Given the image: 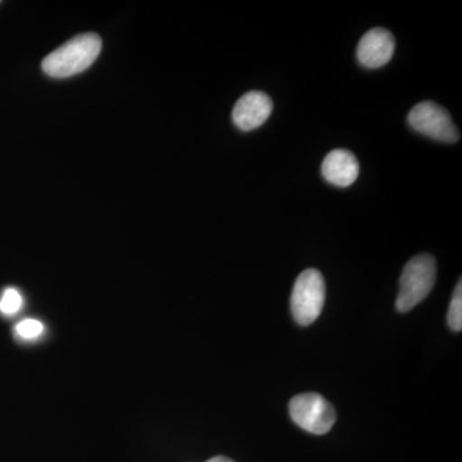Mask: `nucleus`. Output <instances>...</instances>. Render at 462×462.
I'll return each instance as SVG.
<instances>
[{
	"mask_svg": "<svg viewBox=\"0 0 462 462\" xmlns=\"http://www.w3.org/2000/svg\"><path fill=\"white\" fill-rule=\"evenodd\" d=\"M100 50L102 41L97 33L75 36L44 58L42 71L56 79L81 74L96 62Z\"/></svg>",
	"mask_w": 462,
	"mask_h": 462,
	"instance_id": "obj_1",
	"label": "nucleus"
},
{
	"mask_svg": "<svg viewBox=\"0 0 462 462\" xmlns=\"http://www.w3.org/2000/svg\"><path fill=\"white\" fill-rule=\"evenodd\" d=\"M437 263L431 254H422L411 258L404 266L400 279V293L396 307L400 312L411 311L413 307L430 296L436 284Z\"/></svg>",
	"mask_w": 462,
	"mask_h": 462,
	"instance_id": "obj_2",
	"label": "nucleus"
},
{
	"mask_svg": "<svg viewBox=\"0 0 462 462\" xmlns=\"http://www.w3.org/2000/svg\"><path fill=\"white\" fill-rule=\"evenodd\" d=\"M325 303V281L316 269H307L300 273L293 291L291 309L294 320L302 327L311 325L321 315Z\"/></svg>",
	"mask_w": 462,
	"mask_h": 462,
	"instance_id": "obj_3",
	"label": "nucleus"
},
{
	"mask_svg": "<svg viewBox=\"0 0 462 462\" xmlns=\"http://www.w3.org/2000/svg\"><path fill=\"white\" fill-rule=\"evenodd\" d=\"M289 412L298 427L316 436L327 434L337 421L334 407L318 393L298 394L291 398Z\"/></svg>",
	"mask_w": 462,
	"mask_h": 462,
	"instance_id": "obj_4",
	"label": "nucleus"
},
{
	"mask_svg": "<svg viewBox=\"0 0 462 462\" xmlns=\"http://www.w3.org/2000/svg\"><path fill=\"white\" fill-rule=\"evenodd\" d=\"M407 121L413 130L434 141L456 143L460 139V133L451 116L437 103H419L410 111Z\"/></svg>",
	"mask_w": 462,
	"mask_h": 462,
	"instance_id": "obj_5",
	"label": "nucleus"
},
{
	"mask_svg": "<svg viewBox=\"0 0 462 462\" xmlns=\"http://www.w3.org/2000/svg\"><path fill=\"white\" fill-rule=\"evenodd\" d=\"M273 100L263 91H249L233 109V121L243 132H251L266 123L273 114Z\"/></svg>",
	"mask_w": 462,
	"mask_h": 462,
	"instance_id": "obj_6",
	"label": "nucleus"
},
{
	"mask_svg": "<svg viewBox=\"0 0 462 462\" xmlns=\"http://www.w3.org/2000/svg\"><path fill=\"white\" fill-rule=\"evenodd\" d=\"M396 51V41L388 30L376 27L365 33L358 42V62L367 69L387 65Z\"/></svg>",
	"mask_w": 462,
	"mask_h": 462,
	"instance_id": "obj_7",
	"label": "nucleus"
},
{
	"mask_svg": "<svg viewBox=\"0 0 462 462\" xmlns=\"http://www.w3.org/2000/svg\"><path fill=\"white\" fill-rule=\"evenodd\" d=\"M321 173L330 184L346 188L357 180L360 165L351 152L346 149H334L322 161Z\"/></svg>",
	"mask_w": 462,
	"mask_h": 462,
	"instance_id": "obj_8",
	"label": "nucleus"
},
{
	"mask_svg": "<svg viewBox=\"0 0 462 462\" xmlns=\"http://www.w3.org/2000/svg\"><path fill=\"white\" fill-rule=\"evenodd\" d=\"M449 328L454 331H461L462 329V282H458L456 285L454 297H452L451 305L448 310Z\"/></svg>",
	"mask_w": 462,
	"mask_h": 462,
	"instance_id": "obj_9",
	"label": "nucleus"
},
{
	"mask_svg": "<svg viewBox=\"0 0 462 462\" xmlns=\"http://www.w3.org/2000/svg\"><path fill=\"white\" fill-rule=\"evenodd\" d=\"M23 307V297L18 293L16 289L9 288L3 293L0 300V311L5 315H14L20 311Z\"/></svg>",
	"mask_w": 462,
	"mask_h": 462,
	"instance_id": "obj_10",
	"label": "nucleus"
},
{
	"mask_svg": "<svg viewBox=\"0 0 462 462\" xmlns=\"http://www.w3.org/2000/svg\"><path fill=\"white\" fill-rule=\"evenodd\" d=\"M18 336L23 339L38 338L44 331V325L41 321L33 320V319H26L21 321L16 328Z\"/></svg>",
	"mask_w": 462,
	"mask_h": 462,
	"instance_id": "obj_11",
	"label": "nucleus"
},
{
	"mask_svg": "<svg viewBox=\"0 0 462 462\" xmlns=\"http://www.w3.org/2000/svg\"><path fill=\"white\" fill-rule=\"evenodd\" d=\"M206 462H236L231 460V458L225 457V456H216V457L209 458L208 461Z\"/></svg>",
	"mask_w": 462,
	"mask_h": 462,
	"instance_id": "obj_12",
	"label": "nucleus"
}]
</instances>
